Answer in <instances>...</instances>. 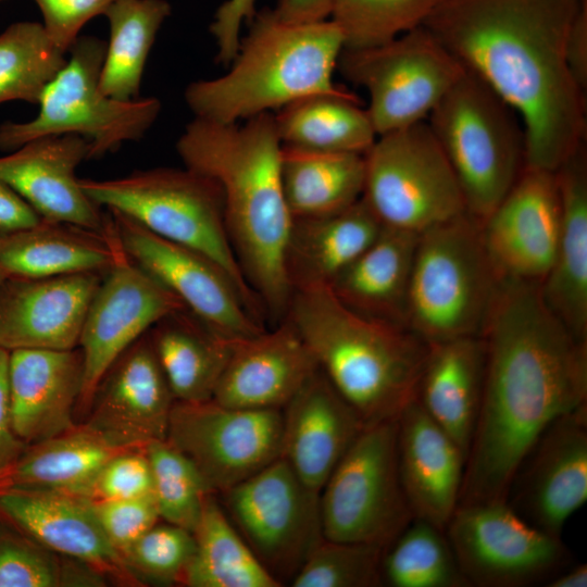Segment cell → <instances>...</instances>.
<instances>
[{"label": "cell", "instance_id": "60d3db41", "mask_svg": "<svg viewBox=\"0 0 587 587\" xmlns=\"http://www.w3.org/2000/svg\"><path fill=\"white\" fill-rule=\"evenodd\" d=\"M88 565L61 555L0 524V587L104 586Z\"/></svg>", "mask_w": 587, "mask_h": 587}, {"label": "cell", "instance_id": "c3c4849f", "mask_svg": "<svg viewBox=\"0 0 587 587\" xmlns=\"http://www.w3.org/2000/svg\"><path fill=\"white\" fill-rule=\"evenodd\" d=\"M42 15V25L52 41L68 52L82 28L103 15L116 0H33Z\"/></svg>", "mask_w": 587, "mask_h": 587}, {"label": "cell", "instance_id": "f35d334b", "mask_svg": "<svg viewBox=\"0 0 587 587\" xmlns=\"http://www.w3.org/2000/svg\"><path fill=\"white\" fill-rule=\"evenodd\" d=\"M382 582L391 587H465L446 532L414 519L384 551Z\"/></svg>", "mask_w": 587, "mask_h": 587}, {"label": "cell", "instance_id": "4316f807", "mask_svg": "<svg viewBox=\"0 0 587 587\" xmlns=\"http://www.w3.org/2000/svg\"><path fill=\"white\" fill-rule=\"evenodd\" d=\"M397 424L399 472L414 519L445 530L459 504L465 454L416 398Z\"/></svg>", "mask_w": 587, "mask_h": 587}, {"label": "cell", "instance_id": "277c9868", "mask_svg": "<svg viewBox=\"0 0 587 587\" xmlns=\"http://www.w3.org/2000/svg\"><path fill=\"white\" fill-rule=\"evenodd\" d=\"M284 319L365 426L396 421L416 398L428 344L408 327L351 311L328 285L294 290Z\"/></svg>", "mask_w": 587, "mask_h": 587}, {"label": "cell", "instance_id": "d590c367", "mask_svg": "<svg viewBox=\"0 0 587 587\" xmlns=\"http://www.w3.org/2000/svg\"><path fill=\"white\" fill-rule=\"evenodd\" d=\"M284 147L364 154L377 138L366 109L353 93H315L274 113Z\"/></svg>", "mask_w": 587, "mask_h": 587}, {"label": "cell", "instance_id": "ffe728a7", "mask_svg": "<svg viewBox=\"0 0 587 587\" xmlns=\"http://www.w3.org/2000/svg\"><path fill=\"white\" fill-rule=\"evenodd\" d=\"M174 402L150 335H143L101 379L86 424L114 446L142 449L166 440Z\"/></svg>", "mask_w": 587, "mask_h": 587}, {"label": "cell", "instance_id": "8992f818", "mask_svg": "<svg viewBox=\"0 0 587 587\" xmlns=\"http://www.w3.org/2000/svg\"><path fill=\"white\" fill-rule=\"evenodd\" d=\"M79 185L100 208L210 258L230 278L251 313L265 323L263 308L234 253L222 192L214 180L184 166L139 170L110 179L79 178Z\"/></svg>", "mask_w": 587, "mask_h": 587}, {"label": "cell", "instance_id": "8fae6325", "mask_svg": "<svg viewBox=\"0 0 587 587\" xmlns=\"http://www.w3.org/2000/svg\"><path fill=\"white\" fill-rule=\"evenodd\" d=\"M362 198L385 227L421 234L464 212L455 174L426 121L377 136Z\"/></svg>", "mask_w": 587, "mask_h": 587}, {"label": "cell", "instance_id": "e0dca14e", "mask_svg": "<svg viewBox=\"0 0 587 587\" xmlns=\"http://www.w3.org/2000/svg\"><path fill=\"white\" fill-rule=\"evenodd\" d=\"M183 309L184 303L137 265L120 243L89 304L79 337L84 371L77 407L88 411L113 363L159 321Z\"/></svg>", "mask_w": 587, "mask_h": 587}, {"label": "cell", "instance_id": "f1b7e54d", "mask_svg": "<svg viewBox=\"0 0 587 587\" xmlns=\"http://www.w3.org/2000/svg\"><path fill=\"white\" fill-rule=\"evenodd\" d=\"M485 366L482 336L430 344L417 385L416 400L465 458L479 412Z\"/></svg>", "mask_w": 587, "mask_h": 587}, {"label": "cell", "instance_id": "b9f144b4", "mask_svg": "<svg viewBox=\"0 0 587 587\" xmlns=\"http://www.w3.org/2000/svg\"><path fill=\"white\" fill-rule=\"evenodd\" d=\"M441 1L335 0L329 20L342 35L344 49H365L422 26Z\"/></svg>", "mask_w": 587, "mask_h": 587}, {"label": "cell", "instance_id": "9a60e30c", "mask_svg": "<svg viewBox=\"0 0 587 587\" xmlns=\"http://www.w3.org/2000/svg\"><path fill=\"white\" fill-rule=\"evenodd\" d=\"M282 410H250L216 401H175L166 440L221 494L280 457Z\"/></svg>", "mask_w": 587, "mask_h": 587}, {"label": "cell", "instance_id": "74e56055", "mask_svg": "<svg viewBox=\"0 0 587 587\" xmlns=\"http://www.w3.org/2000/svg\"><path fill=\"white\" fill-rule=\"evenodd\" d=\"M216 494L204 500L192 532L195 553L183 585L189 587H279L224 511Z\"/></svg>", "mask_w": 587, "mask_h": 587}, {"label": "cell", "instance_id": "e575fe53", "mask_svg": "<svg viewBox=\"0 0 587 587\" xmlns=\"http://www.w3.org/2000/svg\"><path fill=\"white\" fill-rule=\"evenodd\" d=\"M280 174L292 220L326 216L347 209L362 197L364 154L283 146Z\"/></svg>", "mask_w": 587, "mask_h": 587}, {"label": "cell", "instance_id": "9c48e42d", "mask_svg": "<svg viewBox=\"0 0 587 587\" xmlns=\"http://www.w3.org/2000/svg\"><path fill=\"white\" fill-rule=\"evenodd\" d=\"M105 46L98 37L79 36L40 96L38 113L29 121L0 125V150L13 151L41 137L76 135L88 141L90 160L140 140L157 121L161 101L155 97L124 101L104 95L99 77Z\"/></svg>", "mask_w": 587, "mask_h": 587}, {"label": "cell", "instance_id": "30bf717a", "mask_svg": "<svg viewBox=\"0 0 587 587\" xmlns=\"http://www.w3.org/2000/svg\"><path fill=\"white\" fill-rule=\"evenodd\" d=\"M398 424L365 426L320 492L323 537L387 549L414 520L401 483Z\"/></svg>", "mask_w": 587, "mask_h": 587}, {"label": "cell", "instance_id": "d4e9b609", "mask_svg": "<svg viewBox=\"0 0 587 587\" xmlns=\"http://www.w3.org/2000/svg\"><path fill=\"white\" fill-rule=\"evenodd\" d=\"M282 414L280 457L304 485L320 494L365 424L320 367Z\"/></svg>", "mask_w": 587, "mask_h": 587}, {"label": "cell", "instance_id": "db71d44e", "mask_svg": "<svg viewBox=\"0 0 587 587\" xmlns=\"http://www.w3.org/2000/svg\"><path fill=\"white\" fill-rule=\"evenodd\" d=\"M335 0H277L274 14L287 23H316L328 20Z\"/></svg>", "mask_w": 587, "mask_h": 587}, {"label": "cell", "instance_id": "d6a6232c", "mask_svg": "<svg viewBox=\"0 0 587 587\" xmlns=\"http://www.w3.org/2000/svg\"><path fill=\"white\" fill-rule=\"evenodd\" d=\"M128 449L114 446L86 423L28 445L0 489L57 491L86 497L102 466Z\"/></svg>", "mask_w": 587, "mask_h": 587}, {"label": "cell", "instance_id": "1f68e13d", "mask_svg": "<svg viewBox=\"0 0 587 587\" xmlns=\"http://www.w3.org/2000/svg\"><path fill=\"white\" fill-rule=\"evenodd\" d=\"M417 240L419 234L385 227L328 287L351 311L408 327V297Z\"/></svg>", "mask_w": 587, "mask_h": 587}, {"label": "cell", "instance_id": "7a4b0ae2", "mask_svg": "<svg viewBox=\"0 0 587 587\" xmlns=\"http://www.w3.org/2000/svg\"><path fill=\"white\" fill-rule=\"evenodd\" d=\"M582 0H442L423 24L519 115L525 166L555 172L586 143V93L566 61Z\"/></svg>", "mask_w": 587, "mask_h": 587}, {"label": "cell", "instance_id": "44dd1931", "mask_svg": "<svg viewBox=\"0 0 587 587\" xmlns=\"http://www.w3.org/2000/svg\"><path fill=\"white\" fill-rule=\"evenodd\" d=\"M101 280L95 272L42 278L7 276L0 284V348H77Z\"/></svg>", "mask_w": 587, "mask_h": 587}, {"label": "cell", "instance_id": "4fadbf2b", "mask_svg": "<svg viewBox=\"0 0 587 587\" xmlns=\"http://www.w3.org/2000/svg\"><path fill=\"white\" fill-rule=\"evenodd\" d=\"M218 495L235 528L280 585L291 582L324 538L320 494L282 457Z\"/></svg>", "mask_w": 587, "mask_h": 587}, {"label": "cell", "instance_id": "ac0fdd59", "mask_svg": "<svg viewBox=\"0 0 587 587\" xmlns=\"http://www.w3.org/2000/svg\"><path fill=\"white\" fill-rule=\"evenodd\" d=\"M587 500V404L554 420L526 454L505 502L523 520L559 536Z\"/></svg>", "mask_w": 587, "mask_h": 587}, {"label": "cell", "instance_id": "cb8c5ba5", "mask_svg": "<svg viewBox=\"0 0 587 587\" xmlns=\"http://www.w3.org/2000/svg\"><path fill=\"white\" fill-rule=\"evenodd\" d=\"M319 364L292 324L233 342L213 400L230 408L282 410Z\"/></svg>", "mask_w": 587, "mask_h": 587}, {"label": "cell", "instance_id": "603a6c76", "mask_svg": "<svg viewBox=\"0 0 587 587\" xmlns=\"http://www.w3.org/2000/svg\"><path fill=\"white\" fill-rule=\"evenodd\" d=\"M88 154V141L83 137H41L0 157V179L42 220L103 232L107 212L86 195L76 176Z\"/></svg>", "mask_w": 587, "mask_h": 587}, {"label": "cell", "instance_id": "d6986e66", "mask_svg": "<svg viewBox=\"0 0 587 587\" xmlns=\"http://www.w3.org/2000/svg\"><path fill=\"white\" fill-rule=\"evenodd\" d=\"M560 229L555 173L528 166L482 224L484 245L500 278L539 285L553 263Z\"/></svg>", "mask_w": 587, "mask_h": 587}, {"label": "cell", "instance_id": "484cf974", "mask_svg": "<svg viewBox=\"0 0 587 587\" xmlns=\"http://www.w3.org/2000/svg\"><path fill=\"white\" fill-rule=\"evenodd\" d=\"M83 371L79 348L9 351L12 424L27 446L76 425L74 411L82 390Z\"/></svg>", "mask_w": 587, "mask_h": 587}, {"label": "cell", "instance_id": "11a10c76", "mask_svg": "<svg viewBox=\"0 0 587 587\" xmlns=\"http://www.w3.org/2000/svg\"><path fill=\"white\" fill-rule=\"evenodd\" d=\"M547 587H586L587 586V565L578 564L571 569L559 572L550 578Z\"/></svg>", "mask_w": 587, "mask_h": 587}, {"label": "cell", "instance_id": "f6af8a7d", "mask_svg": "<svg viewBox=\"0 0 587 587\" xmlns=\"http://www.w3.org/2000/svg\"><path fill=\"white\" fill-rule=\"evenodd\" d=\"M195 548L191 532L167 522L157 523L125 551L123 558L142 584L149 580L183 585Z\"/></svg>", "mask_w": 587, "mask_h": 587}, {"label": "cell", "instance_id": "7dc6e473", "mask_svg": "<svg viewBox=\"0 0 587 587\" xmlns=\"http://www.w3.org/2000/svg\"><path fill=\"white\" fill-rule=\"evenodd\" d=\"M153 495L152 471L142 449H128L111 458L99 471L86 497L115 500Z\"/></svg>", "mask_w": 587, "mask_h": 587}, {"label": "cell", "instance_id": "f546056e", "mask_svg": "<svg viewBox=\"0 0 587 587\" xmlns=\"http://www.w3.org/2000/svg\"><path fill=\"white\" fill-rule=\"evenodd\" d=\"M384 228L362 197L330 215L292 220L284 257L291 290L329 285Z\"/></svg>", "mask_w": 587, "mask_h": 587}, {"label": "cell", "instance_id": "8d00e7d4", "mask_svg": "<svg viewBox=\"0 0 587 587\" xmlns=\"http://www.w3.org/2000/svg\"><path fill=\"white\" fill-rule=\"evenodd\" d=\"M166 0H116L104 12L109 24L99 87L118 100L139 98L149 53L171 15Z\"/></svg>", "mask_w": 587, "mask_h": 587}, {"label": "cell", "instance_id": "6f0895ef", "mask_svg": "<svg viewBox=\"0 0 587 587\" xmlns=\"http://www.w3.org/2000/svg\"><path fill=\"white\" fill-rule=\"evenodd\" d=\"M0 1H2V0H0Z\"/></svg>", "mask_w": 587, "mask_h": 587}, {"label": "cell", "instance_id": "bcb514c9", "mask_svg": "<svg viewBox=\"0 0 587 587\" xmlns=\"http://www.w3.org/2000/svg\"><path fill=\"white\" fill-rule=\"evenodd\" d=\"M90 504L108 540L122 555L161 520L153 495L128 499L90 500Z\"/></svg>", "mask_w": 587, "mask_h": 587}, {"label": "cell", "instance_id": "2e32d148", "mask_svg": "<svg viewBox=\"0 0 587 587\" xmlns=\"http://www.w3.org/2000/svg\"><path fill=\"white\" fill-rule=\"evenodd\" d=\"M107 211L125 253L216 334L236 341L266 328L210 258L151 233L124 214Z\"/></svg>", "mask_w": 587, "mask_h": 587}, {"label": "cell", "instance_id": "7c38bea8", "mask_svg": "<svg viewBox=\"0 0 587 587\" xmlns=\"http://www.w3.org/2000/svg\"><path fill=\"white\" fill-rule=\"evenodd\" d=\"M337 70L367 91L377 136L426 121L466 72L423 25L380 46L344 49Z\"/></svg>", "mask_w": 587, "mask_h": 587}, {"label": "cell", "instance_id": "836d02e7", "mask_svg": "<svg viewBox=\"0 0 587 587\" xmlns=\"http://www.w3.org/2000/svg\"><path fill=\"white\" fill-rule=\"evenodd\" d=\"M150 339L175 401L202 402L213 395L233 342L187 309L159 321Z\"/></svg>", "mask_w": 587, "mask_h": 587}, {"label": "cell", "instance_id": "ab89813d", "mask_svg": "<svg viewBox=\"0 0 587 587\" xmlns=\"http://www.w3.org/2000/svg\"><path fill=\"white\" fill-rule=\"evenodd\" d=\"M42 23L20 21L0 33V104L38 103L66 61Z\"/></svg>", "mask_w": 587, "mask_h": 587}, {"label": "cell", "instance_id": "7bdbcfd3", "mask_svg": "<svg viewBox=\"0 0 587 587\" xmlns=\"http://www.w3.org/2000/svg\"><path fill=\"white\" fill-rule=\"evenodd\" d=\"M150 462L160 519L193 532L210 490L192 462L167 440L143 448Z\"/></svg>", "mask_w": 587, "mask_h": 587}, {"label": "cell", "instance_id": "9f6ffc18", "mask_svg": "<svg viewBox=\"0 0 587 587\" xmlns=\"http://www.w3.org/2000/svg\"><path fill=\"white\" fill-rule=\"evenodd\" d=\"M5 277H7L5 274L2 271H0V284Z\"/></svg>", "mask_w": 587, "mask_h": 587}, {"label": "cell", "instance_id": "5bb4252c", "mask_svg": "<svg viewBox=\"0 0 587 587\" xmlns=\"http://www.w3.org/2000/svg\"><path fill=\"white\" fill-rule=\"evenodd\" d=\"M445 532L469 586L547 583L571 559L561 537L530 525L505 501L458 505Z\"/></svg>", "mask_w": 587, "mask_h": 587}, {"label": "cell", "instance_id": "7402d4cb", "mask_svg": "<svg viewBox=\"0 0 587 587\" xmlns=\"http://www.w3.org/2000/svg\"><path fill=\"white\" fill-rule=\"evenodd\" d=\"M0 514L43 547L88 565L108 580L143 585L108 540L88 498L4 488L0 489Z\"/></svg>", "mask_w": 587, "mask_h": 587}, {"label": "cell", "instance_id": "681fc988", "mask_svg": "<svg viewBox=\"0 0 587 587\" xmlns=\"http://www.w3.org/2000/svg\"><path fill=\"white\" fill-rule=\"evenodd\" d=\"M255 0H225L218 5L209 30L216 45L215 61L227 67L235 59L243 23L257 13Z\"/></svg>", "mask_w": 587, "mask_h": 587}, {"label": "cell", "instance_id": "83f0119b", "mask_svg": "<svg viewBox=\"0 0 587 587\" xmlns=\"http://www.w3.org/2000/svg\"><path fill=\"white\" fill-rule=\"evenodd\" d=\"M561 201L555 257L539 285L547 307L587 341V150L580 146L554 172Z\"/></svg>", "mask_w": 587, "mask_h": 587}, {"label": "cell", "instance_id": "f907efd6", "mask_svg": "<svg viewBox=\"0 0 587 587\" xmlns=\"http://www.w3.org/2000/svg\"><path fill=\"white\" fill-rule=\"evenodd\" d=\"M9 351L0 348V482L27 445L16 435L11 417L8 383Z\"/></svg>", "mask_w": 587, "mask_h": 587}, {"label": "cell", "instance_id": "ee69618b", "mask_svg": "<svg viewBox=\"0 0 587 587\" xmlns=\"http://www.w3.org/2000/svg\"><path fill=\"white\" fill-rule=\"evenodd\" d=\"M385 549L323 538L311 551L290 585L294 587H375L383 585Z\"/></svg>", "mask_w": 587, "mask_h": 587}, {"label": "cell", "instance_id": "ba28073f", "mask_svg": "<svg viewBox=\"0 0 587 587\" xmlns=\"http://www.w3.org/2000/svg\"><path fill=\"white\" fill-rule=\"evenodd\" d=\"M426 122L455 174L466 212L483 224L525 166L519 115L466 71Z\"/></svg>", "mask_w": 587, "mask_h": 587}, {"label": "cell", "instance_id": "52a82bcc", "mask_svg": "<svg viewBox=\"0 0 587 587\" xmlns=\"http://www.w3.org/2000/svg\"><path fill=\"white\" fill-rule=\"evenodd\" d=\"M482 223L464 212L419 234L407 326L428 345L480 336L500 284Z\"/></svg>", "mask_w": 587, "mask_h": 587}, {"label": "cell", "instance_id": "4dcf8cb0", "mask_svg": "<svg viewBox=\"0 0 587 587\" xmlns=\"http://www.w3.org/2000/svg\"><path fill=\"white\" fill-rule=\"evenodd\" d=\"M107 218L103 232L41 220L33 227L0 235V271L27 278L108 272L120 241L108 211Z\"/></svg>", "mask_w": 587, "mask_h": 587}, {"label": "cell", "instance_id": "5b68a950", "mask_svg": "<svg viewBox=\"0 0 587 587\" xmlns=\"http://www.w3.org/2000/svg\"><path fill=\"white\" fill-rule=\"evenodd\" d=\"M344 50L329 18L316 23L280 21L271 8L257 12L228 71L190 83L184 99L193 117L239 123L315 93L342 90L333 74Z\"/></svg>", "mask_w": 587, "mask_h": 587}, {"label": "cell", "instance_id": "816d5d0a", "mask_svg": "<svg viewBox=\"0 0 587 587\" xmlns=\"http://www.w3.org/2000/svg\"><path fill=\"white\" fill-rule=\"evenodd\" d=\"M566 61L578 87L587 91V0H582L569 30Z\"/></svg>", "mask_w": 587, "mask_h": 587}, {"label": "cell", "instance_id": "f5cc1de1", "mask_svg": "<svg viewBox=\"0 0 587 587\" xmlns=\"http://www.w3.org/2000/svg\"><path fill=\"white\" fill-rule=\"evenodd\" d=\"M41 220L13 188L0 179V235L33 227Z\"/></svg>", "mask_w": 587, "mask_h": 587}, {"label": "cell", "instance_id": "3957f363", "mask_svg": "<svg viewBox=\"0 0 587 587\" xmlns=\"http://www.w3.org/2000/svg\"><path fill=\"white\" fill-rule=\"evenodd\" d=\"M282 149L272 112L242 124L193 117L176 141L184 166L220 187L234 253L272 326L284 320L292 295L284 265L292 217L283 191Z\"/></svg>", "mask_w": 587, "mask_h": 587}, {"label": "cell", "instance_id": "6da1fadb", "mask_svg": "<svg viewBox=\"0 0 587 587\" xmlns=\"http://www.w3.org/2000/svg\"><path fill=\"white\" fill-rule=\"evenodd\" d=\"M480 336L484 388L458 505L505 501L545 429L587 404V341L547 307L539 284L501 279Z\"/></svg>", "mask_w": 587, "mask_h": 587}]
</instances>
